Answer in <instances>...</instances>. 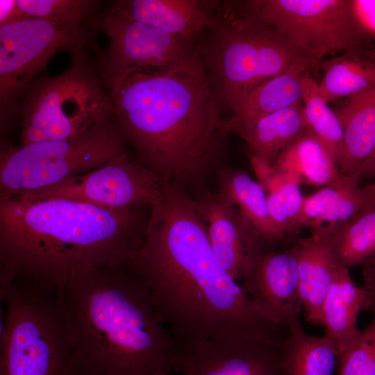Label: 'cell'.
Returning a JSON list of instances; mask_svg holds the SVG:
<instances>
[{
	"label": "cell",
	"instance_id": "3",
	"mask_svg": "<svg viewBox=\"0 0 375 375\" xmlns=\"http://www.w3.org/2000/svg\"><path fill=\"white\" fill-rule=\"evenodd\" d=\"M108 90L124 141L164 183L183 188L219 160L226 118L203 74L135 72Z\"/></svg>",
	"mask_w": 375,
	"mask_h": 375
},
{
	"label": "cell",
	"instance_id": "4",
	"mask_svg": "<svg viewBox=\"0 0 375 375\" xmlns=\"http://www.w3.org/2000/svg\"><path fill=\"white\" fill-rule=\"evenodd\" d=\"M65 294L75 332L66 375H173L181 348L126 265L73 274Z\"/></svg>",
	"mask_w": 375,
	"mask_h": 375
},
{
	"label": "cell",
	"instance_id": "30",
	"mask_svg": "<svg viewBox=\"0 0 375 375\" xmlns=\"http://www.w3.org/2000/svg\"><path fill=\"white\" fill-rule=\"evenodd\" d=\"M26 17L57 22L96 24L98 1L93 0H17Z\"/></svg>",
	"mask_w": 375,
	"mask_h": 375
},
{
	"label": "cell",
	"instance_id": "23",
	"mask_svg": "<svg viewBox=\"0 0 375 375\" xmlns=\"http://www.w3.org/2000/svg\"><path fill=\"white\" fill-rule=\"evenodd\" d=\"M360 172L354 169L338 183L322 188L306 197V217L315 224H339L372 208L366 186L359 187Z\"/></svg>",
	"mask_w": 375,
	"mask_h": 375
},
{
	"label": "cell",
	"instance_id": "34",
	"mask_svg": "<svg viewBox=\"0 0 375 375\" xmlns=\"http://www.w3.org/2000/svg\"><path fill=\"white\" fill-rule=\"evenodd\" d=\"M26 17L17 0L0 1V26L19 22Z\"/></svg>",
	"mask_w": 375,
	"mask_h": 375
},
{
	"label": "cell",
	"instance_id": "9",
	"mask_svg": "<svg viewBox=\"0 0 375 375\" xmlns=\"http://www.w3.org/2000/svg\"><path fill=\"white\" fill-rule=\"evenodd\" d=\"M108 38L97 69L107 89L135 72L202 73L199 42L190 41L141 22L112 5L96 24Z\"/></svg>",
	"mask_w": 375,
	"mask_h": 375
},
{
	"label": "cell",
	"instance_id": "10",
	"mask_svg": "<svg viewBox=\"0 0 375 375\" xmlns=\"http://www.w3.org/2000/svg\"><path fill=\"white\" fill-rule=\"evenodd\" d=\"M96 24L24 19L0 26V103L4 116L19 111L27 89L58 53L85 47Z\"/></svg>",
	"mask_w": 375,
	"mask_h": 375
},
{
	"label": "cell",
	"instance_id": "19",
	"mask_svg": "<svg viewBox=\"0 0 375 375\" xmlns=\"http://www.w3.org/2000/svg\"><path fill=\"white\" fill-rule=\"evenodd\" d=\"M367 294L352 279L349 269L340 267L325 297L322 309V326L335 344L338 355L358 337L359 313L369 310Z\"/></svg>",
	"mask_w": 375,
	"mask_h": 375
},
{
	"label": "cell",
	"instance_id": "21",
	"mask_svg": "<svg viewBox=\"0 0 375 375\" xmlns=\"http://www.w3.org/2000/svg\"><path fill=\"white\" fill-rule=\"evenodd\" d=\"M335 112L343 129L338 167L347 174L369 156L375 146V87L344 98Z\"/></svg>",
	"mask_w": 375,
	"mask_h": 375
},
{
	"label": "cell",
	"instance_id": "25",
	"mask_svg": "<svg viewBox=\"0 0 375 375\" xmlns=\"http://www.w3.org/2000/svg\"><path fill=\"white\" fill-rule=\"evenodd\" d=\"M353 47L319 65L323 72L319 92L328 103L375 87V58L360 56Z\"/></svg>",
	"mask_w": 375,
	"mask_h": 375
},
{
	"label": "cell",
	"instance_id": "26",
	"mask_svg": "<svg viewBox=\"0 0 375 375\" xmlns=\"http://www.w3.org/2000/svg\"><path fill=\"white\" fill-rule=\"evenodd\" d=\"M322 227L340 266H360L375 253V206L348 221Z\"/></svg>",
	"mask_w": 375,
	"mask_h": 375
},
{
	"label": "cell",
	"instance_id": "18",
	"mask_svg": "<svg viewBox=\"0 0 375 375\" xmlns=\"http://www.w3.org/2000/svg\"><path fill=\"white\" fill-rule=\"evenodd\" d=\"M307 129L301 101L235 125L229 132L246 142L249 155L272 167L279 156Z\"/></svg>",
	"mask_w": 375,
	"mask_h": 375
},
{
	"label": "cell",
	"instance_id": "31",
	"mask_svg": "<svg viewBox=\"0 0 375 375\" xmlns=\"http://www.w3.org/2000/svg\"><path fill=\"white\" fill-rule=\"evenodd\" d=\"M356 339L338 355V375H375V310Z\"/></svg>",
	"mask_w": 375,
	"mask_h": 375
},
{
	"label": "cell",
	"instance_id": "32",
	"mask_svg": "<svg viewBox=\"0 0 375 375\" xmlns=\"http://www.w3.org/2000/svg\"><path fill=\"white\" fill-rule=\"evenodd\" d=\"M356 41L375 40V0H348Z\"/></svg>",
	"mask_w": 375,
	"mask_h": 375
},
{
	"label": "cell",
	"instance_id": "14",
	"mask_svg": "<svg viewBox=\"0 0 375 375\" xmlns=\"http://www.w3.org/2000/svg\"><path fill=\"white\" fill-rule=\"evenodd\" d=\"M194 202L206 225L217 263L240 283L269 246L238 208L219 192L207 190Z\"/></svg>",
	"mask_w": 375,
	"mask_h": 375
},
{
	"label": "cell",
	"instance_id": "12",
	"mask_svg": "<svg viewBox=\"0 0 375 375\" xmlns=\"http://www.w3.org/2000/svg\"><path fill=\"white\" fill-rule=\"evenodd\" d=\"M164 185L128 150L88 172L21 197L66 199L112 210L149 208L161 199Z\"/></svg>",
	"mask_w": 375,
	"mask_h": 375
},
{
	"label": "cell",
	"instance_id": "2",
	"mask_svg": "<svg viewBox=\"0 0 375 375\" xmlns=\"http://www.w3.org/2000/svg\"><path fill=\"white\" fill-rule=\"evenodd\" d=\"M150 208L112 210L66 199L0 202V272L65 290L78 271L128 265Z\"/></svg>",
	"mask_w": 375,
	"mask_h": 375
},
{
	"label": "cell",
	"instance_id": "6",
	"mask_svg": "<svg viewBox=\"0 0 375 375\" xmlns=\"http://www.w3.org/2000/svg\"><path fill=\"white\" fill-rule=\"evenodd\" d=\"M0 302V375H66L75 332L65 290L16 276Z\"/></svg>",
	"mask_w": 375,
	"mask_h": 375
},
{
	"label": "cell",
	"instance_id": "20",
	"mask_svg": "<svg viewBox=\"0 0 375 375\" xmlns=\"http://www.w3.org/2000/svg\"><path fill=\"white\" fill-rule=\"evenodd\" d=\"M273 176L291 177L299 183L326 187L340 183L344 174L327 148L307 129L274 162L269 179Z\"/></svg>",
	"mask_w": 375,
	"mask_h": 375
},
{
	"label": "cell",
	"instance_id": "29",
	"mask_svg": "<svg viewBox=\"0 0 375 375\" xmlns=\"http://www.w3.org/2000/svg\"><path fill=\"white\" fill-rule=\"evenodd\" d=\"M302 103L308 129L327 148L338 165L343 144V129L335 112L321 96L318 83L306 73L302 79Z\"/></svg>",
	"mask_w": 375,
	"mask_h": 375
},
{
	"label": "cell",
	"instance_id": "28",
	"mask_svg": "<svg viewBox=\"0 0 375 375\" xmlns=\"http://www.w3.org/2000/svg\"><path fill=\"white\" fill-rule=\"evenodd\" d=\"M267 207L274 224L290 244L303 228H311L312 222L304 210L305 198L299 182L291 177H272L267 184Z\"/></svg>",
	"mask_w": 375,
	"mask_h": 375
},
{
	"label": "cell",
	"instance_id": "13",
	"mask_svg": "<svg viewBox=\"0 0 375 375\" xmlns=\"http://www.w3.org/2000/svg\"><path fill=\"white\" fill-rule=\"evenodd\" d=\"M288 326L244 328L181 350V375H285L283 340Z\"/></svg>",
	"mask_w": 375,
	"mask_h": 375
},
{
	"label": "cell",
	"instance_id": "16",
	"mask_svg": "<svg viewBox=\"0 0 375 375\" xmlns=\"http://www.w3.org/2000/svg\"><path fill=\"white\" fill-rule=\"evenodd\" d=\"M310 229V236L294 240L299 291L306 321L322 325V305L341 266L331 252L322 224L313 225Z\"/></svg>",
	"mask_w": 375,
	"mask_h": 375
},
{
	"label": "cell",
	"instance_id": "24",
	"mask_svg": "<svg viewBox=\"0 0 375 375\" xmlns=\"http://www.w3.org/2000/svg\"><path fill=\"white\" fill-rule=\"evenodd\" d=\"M283 347L285 375H333L338 360L335 344L326 335H309L300 319L289 324Z\"/></svg>",
	"mask_w": 375,
	"mask_h": 375
},
{
	"label": "cell",
	"instance_id": "33",
	"mask_svg": "<svg viewBox=\"0 0 375 375\" xmlns=\"http://www.w3.org/2000/svg\"><path fill=\"white\" fill-rule=\"evenodd\" d=\"M365 290L371 311L375 310V253L368 258L361 265Z\"/></svg>",
	"mask_w": 375,
	"mask_h": 375
},
{
	"label": "cell",
	"instance_id": "8",
	"mask_svg": "<svg viewBox=\"0 0 375 375\" xmlns=\"http://www.w3.org/2000/svg\"><path fill=\"white\" fill-rule=\"evenodd\" d=\"M116 120L76 135L1 151L0 202L88 172L128 151Z\"/></svg>",
	"mask_w": 375,
	"mask_h": 375
},
{
	"label": "cell",
	"instance_id": "7",
	"mask_svg": "<svg viewBox=\"0 0 375 375\" xmlns=\"http://www.w3.org/2000/svg\"><path fill=\"white\" fill-rule=\"evenodd\" d=\"M21 145L68 138L115 118L110 93L85 48L61 74L38 78L19 105Z\"/></svg>",
	"mask_w": 375,
	"mask_h": 375
},
{
	"label": "cell",
	"instance_id": "17",
	"mask_svg": "<svg viewBox=\"0 0 375 375\" xmlns=\"http://www.w3.org/2000/svg\"><path fill=\"white\" fill-rule=\"evenodd\" d=\"M219 0H118L112 5L135 19L190 41L199 42Z\"/></svg>",
	"mask_w": 375,
	"mask_h": 375
},
{
	"label": "cell",
	"instance_id": "22",
	"mask_svg": "<svg viewBox=\"0 0 375 375\" xmlns=\"http://www.w3.org/2000/svg\"><path fill=\"white\" fill-rule=\"evenodd\" d=\"M218 182L219 192L238 208L269 247L290 244L271 218L265 188L260 182L240 170L220 172Z\"/></svg>",
	"mask_w": 375,
	"mask_h": 375
},
{
	"label": "cell",
	"instance_id": "27",
	"mask_svg": "<svg viewBox=\"0 0 375 375\" xmlns=\"http://www.w3.org/2000/svg\"><path fill=\"white\" fill-rule=\"evenodd\" d=\"M308 72L279 74L256 88L240 110L226 118L229 130L239 124L251 121L302 101L303 77Z\"/></svg>",
	"mask_w": 375,
	"mask_h": 375
},
{
	"label": "cell",
	"instance_id": "11",
	"mask_svg": "<svg viewBox=\"0 0 375 375\" xmlns=\"http://www.w3.org/2000/svg\"><path fill=\"white\" fill-rule=\"evenodd\" d=\"M247 6L303 51L316 67L356 42L348 0H245Z\"/></svg>",
	"mask_w": 375,
	"mask_h": 375
},
{
	"label": "cell",
	"instance_id": "1",
	"mask_svg": "<svg viewBox=\"0 0 375 375\" xmlns=\"http://www.w3.org/2000/svg\"><path fill=\"white\" fill-rule=\"evenodd\" d=\"M126 265L181 350L272 322L217 263L194 199L176 185L165 184L150 207L141 247Z\"/></svg>",
	"mask_w": 375,
	"mask_h": 375
},
{
	"label": "cell",
	"instance_id": "15",
	"mask_svg": "<svg viewBox=\"0 0 375 375\" xmlns=\"http://www.w3.org/2000/svg\"><path fill=\"white\" fill-rule=\"evenodd\" d=\"M240 283L266 319L288 326L300 319L303 308L294 241L284 248L267 247Z\"/></svg>",
	"mask_w": 375,
	"mask_h": 375
},
{
	"label": "cell",
	"instance_id": "5",
	"mask_svg": "<svg viewBox=\"0 0 375 375\" xmlns=\"http://www.w3.org/2000/svg\"><path fill=\"white\" fill-rule=\"evenodd\" d=\"M203 77L221 110L235 114L258 86L279 74L316 68L311 58L245 1L219 0L199 42Z\"/></svg>",
	"mask_w": 375,
	"mask_h": 375
},
{
	"label": "cell",
	"instance_id": "35",
	"mask_svg": "<svg viewBox=\"0 0 375 375\" xmlns=\"http://www.w3.org/2000/svg\"><path fill=\"white\" fill-rule=\"evenodd\" d=\"M355 169L360 172L361 178L375 176V146L369 156Z\"/></svg>",
	"mask_w": 375,
	"mask_h": 375
},
{
	"label": "cell",
	"instance_id": "36",
	"mask_svg": "<svg viewBox=\"0 0 375 375\" xmlns=\"http://www.w3.org/2000/svg\"><path fill=\"white\" fill-rule=\"evenodd\" d=\"M366 188L367 189V191L369 195L372 207H374L375 206V183L371 185H366Z\"/></svg>",
	"mask_w": 375,
	"mask_h": 375
}]
</instances>
